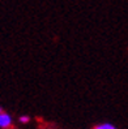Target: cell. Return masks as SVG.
I'll list each match as a JSON object with an SVG mask.
<instances>
[{
	"mask_svg": "<svg viewBox=\"0 0 128 129\" xmlns=\"http://www.w3.org/2000/svg\"><path fill=\"white\" fill-rule=\"evenodd\" d=\"M12 125H13L12 116L2 111L0 112V129H11Z\"/></svg>",
	"mask_w": 128,
	"mask_h": 129,
	"instance_id": "cell-1",
	"label": "cell"
},
{
	"mask_svg": "<svg viewBox=\"0 0 128 129\" xmlns=\"http://www.w3.org/2000/svg\"><path fill=\"white\" fill-rule=\"evenodd\" d=\"M94 129H116V128L111 124H101V125H97Z\"/></svg>",
	"mask_w": 128,
	"mask_h": 129,
	"instance_id": "cell-2",
	"label": "cell"
},
{
	"mask_svg": "<svg viewBox=\"0 0 128 129\" xmlns=\"http://www.w3.org/2000/svg\"><path fill=\"white\" fill-rule=\"evenodd\" d=\"M20 123H22V124H26V123H29V116H20Z\"/></svg>",
	"mask_w": 128,
	"mask_h": 129,
	"instance_id": "cell-3",
	"label": "cell"
},
{
	"mask_svg": "<svg viewBox=\"0 0 128 129\" xmlns=\"http://www.w3.org/2000/svg\"><path fill=\"white\" fill-rule=\"evenodd\" d=\"M2 111H3V108H2V107H0V112H2Z\"/></svg>",
	"mask_w": 128,
	"mask_h": 129,
	"instance_id": "cell-4",
	"label": "cell"
}]
</instances>
